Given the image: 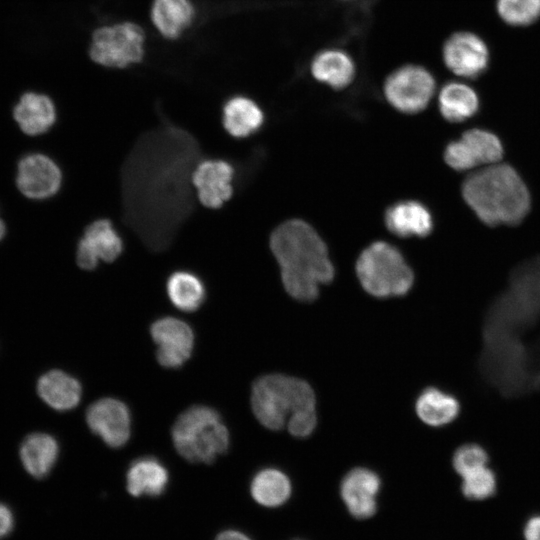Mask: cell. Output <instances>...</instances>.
<instances>
[{"instance_id":"obj_4","label":"cell","mask_w":540,"mask_h":540,"mask_svg":"<svg viewBox=\"0 0 540 540\" xmlns=\"http://www.w3.org/2000/svg\"><path fill=\"white\" fill-rule=\"evenodd\" d=\"M251 404L254 415L263 426L280 430L292 415L315 410V394L311 386L299 378L270 374L253 384Z\"/></svg>"},{"instance_id":"obj_33","label":"cell","mask_w":540,"mask_h":540,"mask_svg":"<svg viewBox=\"0 0 540 540\" xmlns=\"http://www.w3.org/2000/svg\"><path fill=\"white\" fill-rule=\"evenodd\" d=\"M13 527V512L8 505L0 501V539L8 536Z\"/></svg>"},{"instance_id":"obj_21","label":"cell","mask_w":540,"mask_h":540,"mask_svg":"<svg viewBox=\"0 0 540 540\" xmlns=\"http://www.w3.org/2000/svg\"><path fill=\"white\" fill-rule=\"evenodd\" d=\"M169 480L167 469L154 457H142L131 463L126 473V488L135 497L163 494Z\"/></svg>"},{"instance_id":"obj_32","label":"cell","mask_w":540,"mask_h":540,"mask_svg":"<svg viewBox=\"0 0 540 540\" xmlns=\"http://www.w3.org/2000/svg\"><path fill=\"white\" fill-rule=\"evenodd\" d=\"M316 423L315 410H305L292 415L287 421V428L291 435L304 438L314 431Z\"/></svg>"},{"instance_id":"obj_15","label":"cell","mask_w":540,"mask_h":540,"mask_svg":"<svg viewBox=\"0 0 540 540\" xmlns=\"http://www.w3.org/2000/svg\"><path fill=\"white\" fill-rule=\"evenodd\" d=\"M233 166L224 160L207 159L198 162L191 176L200 203L212 209L220 208L233 194Z\"/></svg>"},{"instance_id":"obj_13","label":"cell","mask_w":540,"mask_h":540,"mask_svg":"<svg viewBox=\"0 0 540 540\" xmlns=\"http://www.w3.org/2000/svg\"><path fill=\"white\" fill-rule=\"evenodd\" d=\"M150 332L158 345L156 356L160 365L178 368L189 359L194 334L187 323L177 318L165 317L155 321Z\"/></svg>"},{"instance_id":"obj_2","label":"cell","mask_w":540,"mask_h":540,"mask_svg":"<svg viewBox=\"0 0 540 540\" xmlns=\"http://www.w3.org/2000/svg\"><path fill=\"white\" fill-rule=\"evenodd\" d=\"M270 248L280 266L287 293L299 301L317 298L321 285L333 280L327 247L308 223L288 220L271 234Z\"/></svg>"},{"instance_id":"obj_34","label":"cell","mask_w":540,"mask_h":540,"mask_svg":"<svg viewBox=\"0 0 540 540\" xmlns=\"http://www.w3.org/2000/svg\"><path fill=\"white\" fill-rule=\"evenodd\" d=\"M525 540H540V514L529 517L523 527Z\"/></svg>"},{"instance_id":"obj_7","label":"cell","mask_w":540,"mask_h":540,"mask_svg":"<svg viewBox=\"0 0 540 540\" xmlns=\"http://www.w3.org/2000/svg\"><path fill=\"white\" fill-rule=\"evenodd\" d=\"M144 40L143 30L134 23L103 26L92 36L90 57L106 67L124 68L142 60Z\"/></svg>"},{"instance_id":"obj_5","label":"cell","mask_w":540,"mask_h":540,"mask_svg":"<svg viewBox=\"0 0 540 540\" xmlns=\"http://www.w3.org/2000/svg\"><path fill=\"white\" fill-rule=\"evenodd\" d=\"M177 452L193 463H212L227 451L229 433L219 413L206 406L184 411L172 428Z\"/></svg>"},{"instance_id":"obj_8","label":"cell","mask_w":540,"mask_h":540,"mask_svg":"<svg viewBox=\"0 0 540 540\" xmlns=\"http://www.w3.org/2000/svg\"><path fill=\"white\" fill-rule=\"evenodd\" d=\"M432 74L419 65H405L393 71L385 80L384 95L400 112L414 114L424 110L435 92Z\"/></svg>"},{"instance_id":"obj_29","label":"cell","mask_w":540,"mask_h":540,"mask_svg":"<svg viewBox=\"0 0 540 540\" xmlns=\"http://www.w3.org/2000/svg\"><path fill=\"white\" fill-rule=\"evenodd\" d=\"M497 489V479L492 469L480 467L462 477V494L470 500H485L493 496Z\"/></svg>"},{"instance_id":"obj_6","label":"cell","mask_w":540,"mask_h":540,"mask_svg":"<svg viewBox=\"0 0 540 540\" xmlns=\"http://www.w3.org/2000/svg\"><path fill=\"white\" fill-rule=\"evenodd\" d=\"M357 277L366 292L378 298L404 296L414 275L401 252L383 241L365 248L356 262Z\"/></svg>"},{"instance_id":"obj_35","label":"cell","mask_w":540,"mask_h":540,"mask_svg":"<svg viewBox=\"0 0 540 540\" xmlns=\"http://www.w3.org/2000/svg\"><path fill=\"white\" fill-rule=\"evenodd\" d=\"M215 540H251L245 534L236 530H225L221 532Z\"/></svg>"},{"instance_id":"obj_3","label":"cell","mask_w":540,"mask_h":540,"mask_svg":"<svg viewBox=\"0 0 540 540\" xmlns=\"http://www.w3.org/2000/svg\"><path fill=\"white\" fill-rule=\"evenodd\" d=\"M461 191L479 220L491 227L518 225L531 208L529 190L509 164L495 163L471 173Z\"/></svg>"},{"instance_id":"obj_26","label":"cell","mask_w":540,"mask_h":540,"mask_svg":"<svg viewBox=\"0 0 540 540\" xmlns=\"http://www.w3.org/2000/svg\"><path fill=\"white\" fill-rule=\"evenodd\" d=\"M439 110L444 119L452 123L467 120L479 108L476 92L460 82H449L442 87L438 97Z\"/></svg>"},{"instance_id":"obj_30","label":"cell","mask_w":540,"mask_h":540,"mask_svg":"<svg viewBox=\"0 0 540 540\" xmlns=\"http://www.w3.org/2000/svg\"><path fill=\"white\" fill-rule=\"evenodd\" d=\"M497 10L508 24L525 26L540 16V0H497Z\"/></svg>"},{"instance_id":"obj_27","label":"cell","mask_w":540,"mask_h":540,"mask_svg":"<svg viewBox=\"0 0 540 540\" xmlns=\"http://www.w3.org/2000/svg\"><path fill=\"white\" fill-rule=\"evenodd\" d=\"M250 490L257 503L266 507H277L290 497L291 483L283 472L267 468L254 476Z\"/></svg>"},{"instance_id":"obj_17","label":"cell","mask_w":540,"mask_h":540,"mask_svg":"<svg viewBox=\"0 0 540 540\" xmlns=\"http://www.w3.org/2000/svg\"><path fill=\"white\" fill-rule=\"evenodd\" d=\"M39 399L52 411L65 413L73 410L81 401L82 386L70 373L60 368H49L36 380Z\"/></svg>"},{"instance_id":"obj_28","label":"cell","mask_w":540,"mask_h":540,"mask_svg":"<svg viewBox=\"0 0 540 540\" xmlns=\"http://www.w3.org/2000/svg\"><path fill=\"white\" fill-rule=\"evenodd\" d=\"M166 289L174 306L185 312L197 310L205 299L203 282L188 271L172 273L167 280Z\"/></svg>"},{"instance_id":"obj_18","label":"cell","mask_w":540,"mask_h":540,"mask_svg":"<svg viewBox=\"0 0 540 540\" xmlns=\"http://www.w3.org/2000/svg\"><path fill=\"white\" fill-rule=\"evenodd\" d=\"M380 485L379 476L366 468H355L346 474L341 482L340 493L352 516L366 519L375 514Z\"/></svg>"},{"instance_id":"obj_12","label":"cell","mask_w":540,"mask_h":540,"mask_svg":"<svg viewBox=\"0 0 540 540\" xmlns=\"http://www.w3.org/2000/svg\"><path fill=\"white\" fill-rule=\"evenodd\" d=\"M62 181L61 170L48 156L32 153L20 159L16 184L27 198L42 200L53 196Z\"/></svg>"},{"instance_id":"obj_1","label":"cell","mask_w":540,"mask_h":540,"mask_svg":"<svg viewBox=\"0 0 540 540\" xmlns=\"http://www.w3.org/2000/svg\"><path fill=\"white\" fill-rule=\"evenodd\" d=\"M199 155L188 132L164 126L141 137L123 167L126 219L156 251L170 244L192 210L189 178Z\"/></svg>"},{"instance_id":"obj_25","label":"cell","mask_w":540,"mask_h":540,"mask_svg":"<svg viewBox=\"0 0 540 540\" xmlns=\"http://www.w3.org/2000/svg\"><path fill=\"white\" fill-rule=\"evenodd\" d=\"M415 409L425 424L440 427L451 423L458 416L460 404L454 396L430 387L418 396Z\"/></svg>"},{"instance_id":"obj_10","label":"cell","mask_w":540,"mask_h":540,"mask_svg":"<svg viewBox=\"0 0 540 540\" xmlns=\"http://www.w3.org/2000/svg\"><path fill=\"white\" fill-rule=\"evenodd\" d=\"M86 423L112 448L122 447L130 437V412L118 399L103 398L92 403L86 410Z\"/></svg>"},{"instance_id":"obj_9","label":"cell","mask_w":540,"mask_h":540,"mask_svg":"<svg viewBox=\"0 0 540 540\" xmlns=\"http://www.w3.org/2000/svg\"><path fill=\"white\" fill-rule=\"evenodd\" d=\"M504 155L501 140L491 131L472 128L451 141L444 150V160L456 171L499 163Z\"/></svg>"},{"instance_id":"obj_20","label":"cell","mask_w":540,"mask_h":540,"mask_svg":"<svg viewBox=\"0 0 540 540\" xmlns=\"http://www.w3.org/2000/svg\"><path fill=\"white\" fill-rule=\"evenodd\" d=\"M13 116L25 134L37 136L53 126L56 121V109L48 96L27 92L15 105Z\"/></svg>"},{"instance_id":"obj_36","label":"cell","mask_w":540,"mask_h":540,"mask_svg":"<svg viewBox=\"0 0 540 540\" xmlns=\"http://www.w3.org/2000/svg\"><path fill=\"white\" fill-rule=\"evenodd\" d=\"M4 234H5V224L0 219V240L4 237Z\"/></svg>"},{"instance_id":"obj_22","label":"cell","mask_w":540,"mask_h":540,"mask_svg":"<svg viewBox=\"0 0 540 540\" xmlns=\"http://www.w3.org/2000/svg\"><path fill=\"white\" fill-rule=\"evenodd\" d=\"M352 58L339 49H328L318 53L311 63V74L334 89L347 87L355 77Z\"/></svg>"},{"instance_id":"obj_23","label":"cell","mask_w":540,"mask_h":540,"mask_svg":"<svg viewBox=\"0 0 540 540\" xmlns=\"http://www.w3.org/2000/svg\"><path fill=\"white\" fill-rule=\"evenodd\" d=\"M222 122L231 136L245 138L260 129L264 122V114L252 99L235 96L225 103Z\"/></svg>"},{"instance_id":"obj_31","label":"cell","mask_w":540,"mask_h":540,"mask_svg":"<svg viewBox=\"0 0 540 540\" xmlns=\"http://www.w3.org/2000/svg\"><path fill=\"white\" fill-rule=\"evenodd\" d=\"M488 454L477 444H465L459 447L452 459L453 468L463 477L471 471L487 466Z\"/></svg>"},{"instance_id":"obj_24","label":"cell","mask_w":540,"mask_h":540,"mask_svg":"<svg viewBox=\"0 0 540 540\" xmlns=\"http://www.w3.org/2000/svg\"><path fill=\"white\" fill-rule=\"evenodd\" d=\"M195 10L189 0H154L151 19L166 38H177L193 21Z\"/></svg>"},{"instance_id":"obj_16","label":"cell","mask_w":540,"mask_h":540,"mask_svg":"<svg viewBox=\"0 0 540 540\" xmlns=\"http://www.w3.org/2000/svg\"><path fill=\"white\" fill-rule=\"evenodd\" d=\"M61 453L57 437L49 431L35 430L26 434L18 447L23 470L34 480L48 477Z\"/></svg>"},{"instance_id":"obj_19","label":"cell","mask_w":540,"mask_h":540,"mask_svg":"<svg viewBox=\"0 0 540 540\" xmlns=\"http://www.w3.org/2000/svg\"><path fill=\"white\" fill-rule=\"evenodd\" d=\"M384 220L387 229L399 237H425L433 230L430 211L414 200L400 201L389 206Z\"/></svg>"},{"instance_id":"obj_11","label":"cell","mask_w":540,"mask_h":540,"mask_svg":"<svg viewBox=\"0 0 540 540\" xmlns=\"http://www.w3.org/2000/svg\"><path fill=\"white\" fill-rule=\"evenodd\" d=\"M123 251V241L108 219L90 223L78 242L76 262L84 270H93L99 260L112 262Z\"/></svg>"},{"instance_id":"obj_14","label":"cell","mask_w":540,"mask_h":540,"mask_svg":"<svg viewBox=\"0 0 540 540\" xmlns=\"http://www.w3.org/2000/svg\"><path fill=\"white\" fill-rule=\"evenodd\" d=\"M489 53L484 41L470 32L451 35L443 47L445 65L454 74L476 78L487 68Z\"/></svg>"}]
</instances>
